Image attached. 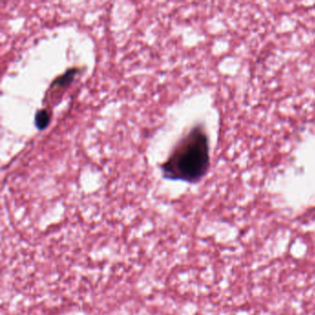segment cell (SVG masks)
<instances>
[{"instance_id": "obj_1", "label": "cell", "mask_w": 315, "mask_h": 315, "mask_svg": "<svg viewBox=\"0 0 315 315\" xmlns=\"http://www.w3.org/2000/svg\"><path fill=\"white\" fill-rule=\"evenodd\" d=\"M210 168V146L202 125L191 128L173 147L160 166L163 178L187 183H198Z\"/></svg>"}, {"instance_id": "obj_2", "label": "cell", "mask_w": 315, "mask_h": 315, "mask_svg": "<svg viewBox=\"0 0 315 315\" xmlns=\"http://www.w3.org/2000/svg\"><path fill=\"white\" fill-rule=\"evenodd\" d=\"M82 70L83 68L72 67L66 70L63 74L57 76L48 87L45 95V101L47 102L49 98L53 101L54 99L58 97L61 93H63L64 91L67 88H69V85L73 82L75 78L80 74V72H82Z\"/></svg>"}, {"instance_id": "obj_3", "label": "cell", "mask_w": 315, "mask_h": 315, "mask_svg": "<svg viewBox=\"0 0 315 315\" xmlns=\"http://www.w3.org/2000/svg\"><path fill=\"white\" fill-rule=\"evenodd\" d=\"M52 111L50 109H41L36 111L35 116V125L39 131H45L50 125Z\"/></svg>"}]
</instances>
